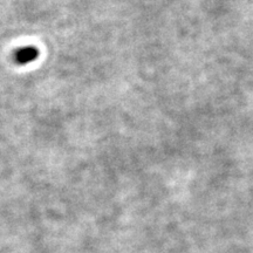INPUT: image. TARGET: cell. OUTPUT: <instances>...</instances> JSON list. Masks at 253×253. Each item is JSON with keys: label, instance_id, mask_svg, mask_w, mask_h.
I'll use <instances>...</instances> for the list:
<instances>
[{"label": "cell", "instance_id": "cell-1", "mask_svg": "<svg viewBox=\"0 0 253 253\" xmlns=\"http://www.w3.org/2000/svg\"><path fill=\"white\" fill-rule=\"evenodd\" d=\"M39 58V49L35 46H22L21 48L16 49L13 54L14 63L18 66H25V64L33 63Z\"/></svg>", "mask_w": 253, "mask_h": 253}]
</instances>
